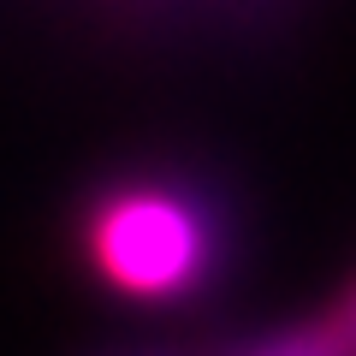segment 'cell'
<instances>
[{
  "instance_id": "7a4b0ae2",
  "label": "cell",
  "mask_w": 356,
  "mask_h": 356,
  "mask_svg": "<svg viewBox=\"0 0 356 356\" xmlns=\"http://www.w3.org/2000/svg\"><path fill=\"white\" fill-rule=\"evenodd\" d=\"M250 356H350V350H344V339L332 327H309V332H285V339L261 344Z\"/></svg>"
},
{
  "instance_id": "3957f363",
  "label": "cell",
  "mask_w": 356,
  "mask_h": 356,
  "mask_svg": "<svg viewBox=\"0 0 356 356\" xmlns=\"http://www.w3.org/2000/svg\"><path fill=\"white\" fill-rule=\"evenodd\" d=\"M332 332H339V339H344V350L356 356V297H350V303L339 309V321H332Z\"/></svg>"
},
{
  "instance_id": "6da1fadb",
  "label": "cell",
  "mask_w": 356,
  "mask_h": 356,
  "mask_svg": "<svg viewBox=\"0 0 356 356\" xmlns=\"http://www.w3.org/2000/svg\"><path fill=\"white\" fill-rule=\"evenodd\" d=\"M89 250H95V267L113 285L161 297V291H178L184 280H196L202 226H196V214L184 202L143 191V196H119V202L102 208Z\"/></svg>"
}]
</instances>
